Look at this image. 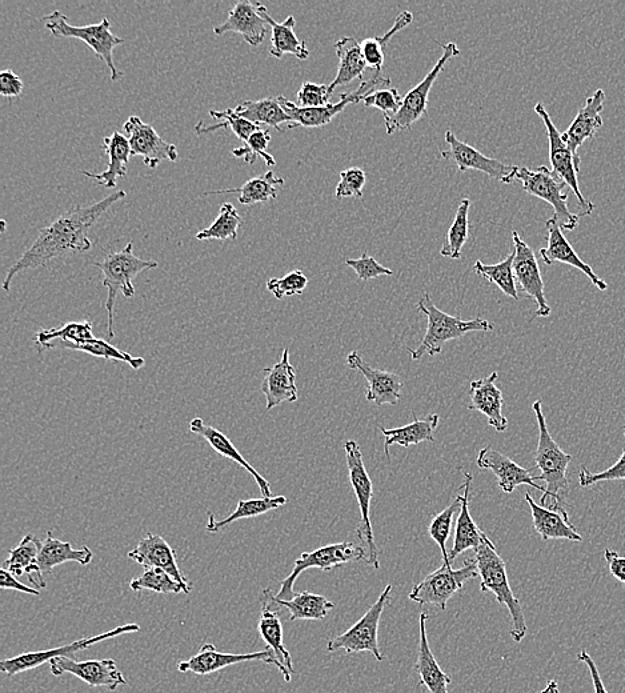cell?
Instances as JSON below:
<instances>
[{
    "label": "cell",
    "instance_id": "obj_1",
    "mask_svg": "<svg viewBox=\"0 0 625 693\" xmlns=\"http://www.w3.org/2000/svg\"><path fill=\"white\" fill-rule=\"evenodd\" d=\"M127 192L120 190L91 206H75L55 222L43 227L38 238L8 270L3 282V290L10 292L12 279L20 272L46 267L52 260L62 258L71 252L91 250L92 243L88 231L119 200L126 198Z\"/></svg>",
    "mask_w": 625,
    "mask_h": 693
},
{
    "label": "cell",
    "instance_id": "obj_2",
    "mask_svg": "<svg viewBox=\"0 0 625 693\" xmlns=\"http://www.w3.org/2000/svg\"><path fill=\"white\" fill-rule=\"evenodd\" d=\"M475 562L478 566L479 578L482 580L480 591L492 592L496 600L508 608L512 619L511 638L516 643L522 642L526 638L528 630L526 615H524L522 603L512 592L506 563L488 536L476 548Z\"/></svg>",
    "mask_w": 625,
    "mask_h": 693
},
{
    "label": "cell",
    "instance_id": "obj_3",
    "mask_svg": "<svg viewBox=\"0 0 625 693\" xmlns=\"http://www.w3.org/2000/svg\"><path fill=\"white\" fill-rule=\"evenodd\" d=\"M536 420L539 426V442L536 448L535 462L538 470L542 472L536 476V480H542L547 484L546 495H543L542 506L558 510L562 508L563 496L568 492L567 470L572 462V456L566 454L559 444L552 438L547 427V420L544 418L542 402L536 400L532 404Z\"/></svg>",
    "mask_w": 625,
    "mask_h": 693
},
{
    "label": "cell",
    "instance_id": "obj_4",
    "mask_svg": "<svg viewBox=\"0 0 625 693\" xmlns=\"http://www.w3.org/2000/svg\"><path fill=\"white\" fill-rule=\"evenodd\" d=\"M416 307L427 316V331L416 350L408 348L412 360L422 359L424 355H438L443 351L446 343L451 342V340L462 339L468 332L494 331V324L486 319L462 320L458 316L446 314L435 306L428 294H424Z\"/></svg>",
    "mask_w": 625,
    "mask_h": 693
},
{
    "label": "cell",
    "instance_id": "obj_5",
    "mask_svg": "<svg viewBox=\"0 0 625 693\" xmlns=\"http://www.w3.org/2000/svg\"><path fill=\"white\" fill-rule=\"evenodd\" d=\"M103 274V286L107 288V331L110 339L115 338L114 320L115 303L119 292L124 298L131 299L135 295L132 280L146 270L159 266L154 260H144L134 254V244L128 243L122 251L108 254L102 262L94 263Z\"/></svg>",
    "mask_w": 625,
    "mask_h": 693
},
{
    "label": "cell",
    "instance_id": "obj_6",
    "mask_svg": "<svg viewBox=\"0 0 625 693\" xmlns=\"http://www.w3.org/2000/svg\"><path fill=\"white\" fill-rule=\"evenodd\" d=\"M44 23H46L47 30L56 38L79 39L92 48L96 56L102 59L110 70L112 82H118L122 78L123 74L114 62V50L116 47L122 46L124 40L112 34L110 19L103 18L102 22L98 24L78 27L72 26L62 11L55 10L50 15L44 16Z\"/></svg>",
    "mask_w": 625,
    "mask_h": 693
},
{
    "label": "cell",
    "instance_id": "obj_7",
    "mask_svg": "<svg viewBox=\"0 0 625 693\" xmlns=\"http://www.w3.org/2000/svg\"><path fill=\"white\" fill-rule=\"evenodd\" d=\"M344 454H346V463L348 468V476L352 490L355 492L356 499L360 508V523L356 527V534L364 551H366V562L370 566L379 570V552L376 547L374 530H372L370 508L372 496H374V486L370 475L364 466L362 450L355 440H347L344 443Z\"/></svg>",
    "mask_w": 625,
    "mask_h": 693
},
{
    "label": "cell",
    "instance_id": "obj_8",
    "mask_svg": "<svg viewBox=\"0 0 625 693\" xmlns=\"http://www.w3.org/2000/svg\"><path fill=\"white\" fill-rule=\"evenodd\" d=\"M476 578H479V570L475 559L466 560L459 570H454L451 563H443L442 567L412 588L408 599L419 606H435L446 611L451 598L463 590L468 580Z\"/></svg>",
    "mask_w": 625,
    "mask_h": 693
},
{
    "label": "cell",
    "instance_id": "obj_9",
    "mask_svg": "<svg viewBox=\"0 0 625 693\" xmlns=\"http://www.w3.org/2000/svg\"><path fill=\"white\" fill-rule=\"evenodd\" d=\"M388 86H391V79L383 78L380 72H376L370 79L363 80L355 91L340 95L338 103H328L324 107L303 108L288 100L286 96L280 95L278 98L283 110L291 118V130L298 127L318 128L327 126L348 104L363 102L372 92L390 88Z\"/></svg>",
    "mask_w": 625,
    "mask_h": 693
},
{
    "label": "cell",
    "instance_id": "obj_10",
    "mask_svg": "<svg viewBox=\"0 0 625 693\" xmlns=\"http://www.w3.org/2000/svg\"><path fill=\"white\" fill-rule=\"evenodd\" d=\"M516 180L522 183L523 190L536 198L544 200L554 208V218L558 220L564 231L575 230L579 226L582 216L572 214L568 208V195L564 192L567 184L558 178L546 166H540L536 170L527 167H519L516 172Z\"/></svg>",
    "mask_w": 625,
    "mask_h": 693
},
{
    "label": "cell",
    "instance_id": "obj_11",
    "mask_svg": "<svg viewBox=\"0 0 625 693\" xmlns=\"http://www.w3.org/2000/svg\"><path fill=\"white\" fill-rule=\"evenodd\" d=\"M366 558L364 548L351 542L330 544V546L320 547L312 552H303L300 558L296 559L291 574L280 582V590L278 594L274 595V599L291 600L294 598L296 595L295 582L304 571L318 568V570L330 572L336 567L344 566V564L360 562V560L366 562Z\"/></svg>",
    "mask_w": 625,
    "mask_h": 693
},
{
    "label": "cell",
    "instance_id": "obj_12",
    "mask_svg": "<svg viewBox=\"0 0 625 693\" xmlns=\"http://www.w3.org/2000/svg\"><path fill=\"white\" fill-rule=\"evenodd\" d=\"M392 586L388 584L384 588L379 599L372 604L370 610L362 616L359 622L339 635L338 638L330 640L327 644L328 652L344 651L347 654H359V652H370L378 662H383L384 655L379 647V626L384 608L387 607L388 600L391 598Z\"/></svg>",
    "mask_w": 625,
    "mask_h": 693
},
{
    "label": "cell",
    "instance_id": "obj_13",
    "mask_svg": "<svg viewBox=\"0 0 625 693\" xmlns=\"http://www.w3.org/2000/svg\"><path fill=\"white\" fill-rule=\"evenodd\" d=\"M442 48L443 55L440 56L435 67L428 72L426 78H424L418 86L412 88L410 92L404 95L403 104L398 114L392 116L390 119H384L388 135H392L396 131L411 130V127L414 126L423 115H428V96H430L431 88L434 86L435 80L438 79L444 66H446L452 58L460 55V50L455 43L450 42L442 44Z\"/></svg>",
    "mask_w": 625,
    "mask_h": 693
},
{
    "label": "cell",
    "instance_id": "obj_14",
    "mask_svg": "<svg viewBox=\"0 0 625 693\" xmlns=\"http://www.w3.org/2000/svg\"><path fill=\"white\" fill-rule=\"evenodd\" d=\"M139 631V624H126V626L116 627L114 630L104 632V634L76 640L67 646L52 648V650L47 651L28 652V654L18 655L12 659H4L0 662V670L7 676L22 674V672L35 670V668L43 666L44 663H50L52 659L59 658V656L70 658L76 652L87 650V648L102 643L104 640L118 638L120 635L135 634Z\"/></svg>",
    "mask_w": 625,
    "mask_h": 693
},
{
    "label": "cell",
    "instance_id": "obj_15",
    "mask_svg": "<svg viewBox=\"0 0 625 693\" xmlns=\"http://www.w3.org/2000/svg\"><path fill=\"white\" fill-rule=\"evenodd\" d=\"M535 112L542 118L544 126H546L548 142H550V162L552 166V172L558 178L562 179L568 187L574 192L576 198H578L580 212L579 215L588 216L595 211V204L584 198L582 191H580L579 180H578V170H576V163L574 154L570 148H568L566 142L562 138L558 128H556L555 123L552 122L550 114H548L546 108H544L542 103H538L535 106Z\"/></svg>",
    "mask_w": 625,
    "mask_h": 693
},
{
    "label": "cell",
    "instance_id": "obj_16",
    "mask_svg": "<svg viewBox=\"0 0 625 693\" xmlns=\"http://www.w3.org/2000/svg\"><path fill=\"white\" fill-rule=\"evenodd\" d=\"M246 662H264L272 664V666L279 668V671L282 672L283 678L287 683L291 682L292 674L280 664L274 652L268 650V648L266 651L252 652V654H224V652L216 650L214 644H204V646L200 647L198 654L192 656V658L186 660V662H180L178 664V670L182 672V674L192 672V674L204 676L214 674V672L224 670V668L227 667L235 666V664Z\"/></svg>",
    "mask_w": 625,
    "mask_h": 693
},
{
    "label": "cell",
    "instance_id": "obj_17",
    "mask_svg": "<svg viewBox=\"0 0 625 693\" xmlns=\"http://www.w3.org/2000/svg\"><path fill=\"white\" fill-rule=\"evenodd\" d=\"M444 138H446L450 148L440 152V156L443 159L454 162L460 172L475 170L483 172V174L502 183L511 184L515 182L516 172L519 170L518 166H510V164L500 162V160L488 158L483 152L456 138V135L451 130L446 132Z\"/></svg>",
    "mask_w": 625,
    "mask_h": 693
},
{
    "label": "cell",
    "instance_id": "obj_18",
    "mask_svg": "<svg viewBox=\"0 0 625 693\" xmlns=\"http://www.w3.org/2000/svg\"><path fill=\"white\" fill-rule=\"evenodd\" d=\"M123 130L130 142L132 156H140L144 166L150 170H156L164 160L178 162L175 144L166 142L151 124L144 123L139 116H130L124 122Z\"/></svg>",
    "mask_w": 625,
    "mask_h": 693
},
{
    "label": "cell",
    "instance_id": "obj_19",
    "mask_svg": "<svg viewBox=\"0 0 625 693\" xmlns=\"http://www.w3.org/2000/svg\"><path fill=\"white\" fill-rule=\"evenodd\" d=\"M514 240V272L516 282L524 294L531 298L538 306L535 316L538 318H548L551 315L550 304L547 303L546 292H544V282L542 272H540L538 259L534 250L519 235L518 231H512Z\"/></svg>",
    "mask_w": 625,
    "mask_h": 693
},
{
    "label": "cell",
    "instance_id": "obj_20",
    "mask_svg": "<svg viewBox=\"0 0 625 693\" xmlns=\"http://www.w3.org/2000/svg\"><path fill=\"white\" fill-rule=\"evenodd\" d=\"M51 674L62 676L70 674L82 680L91 687H104L115 691L120 686H126V678L119 671L114 659L87 660L78 662L67 656H59L50 662Z\"/></svg>",
    "mask_w": 625,
    "mask_h": 693
},
{
    "label": "cell",
    "instance_id": "obj_21",
    "mask_svg": "<svg viewBox=\"0 0 625 693\" xmlns=\"http://www.w3.org/2000/svg\"><path fill=\"white\" fill-rule=\"evenodd\" d=\"M128 559L134 560L139 566L148 568H159L172 576L176 582L182 584L184 594H190L192 586L184 578L182 571L176 560V551L160 535L147 534L138 543L134 550L128 552Z\"/></svg>",
    "mask_w": 625,
    "mask_h": 693
},
{
    "label": "cell",
    "instance_id": "obj_22",
    "mask_svg": "<svg viewBox=\"0 0 625 693\" xmlns=\"http://www.w3.org/2000/svg\"><path fill=\"white\" fill-rule=\"evenodd\" d=\"M604 102H606V92L599 88L594 95L586 100L584 107L580 108L578 115L575 116L574 122L562 134L564 142H566L568 148L574 154L578 172L580 171V164H582L579 148L587 140L594 139L600 128L603 127L602 111L604 110Z\"/></svg>",
    "mask_w": 625,
    "mask_h": 693
},
{
    "label": "cell",
    "instance_id": "obj_23",
    "mask_svg": "<svg viewBox=\"0 0 625 693\" xmlns=\"http://www.w3.org/2000/svg\"><path fill=\"white\" fill-rule=\"evenodd\" d=\"M347 366L351 370L359 371L367 380L366 399L368 402H374L379 407L384 404L396 406L402 398L403 379L398 374L371 367L356 351L348 354Z\"/></svg>",
    "mask_w": 625,
    "mask_h": 693
},
{
    "label": "cell",
    "instance_id": "obj_24",
    "mask_svg": "<svg viewBox=\"0 0 625 693\" xmlns=\"http://www.w3.org/2000/svg\"><path fill=\"white\" fill-rule=\"evenodd\" d=\"M546 226L548 231L547 247L539 251L543 262L546 263L547 266H552V264L555 263H563L578 268L579 271H582L583 274L591 280V283L594 284L595 287H598L600 291H606L608 288L607 282H604V279L595 274L594 268H592L590 264L583 262L578 252L575 251V248L572 247V244L568 242L566 236H564L558 220L552 216L551 219L547 220Z\"/></svg>",
    "mask_w": 625,
    "mask_h": 693
},
{
    "label": "cell",
    "instance_id": "obj_25",
    "mask_svg": "<svg viewBox=\"0 0 625 693\" xmlns=\"http://www.w3.org/2000/svg\"><path fill=\"white\" fill-rule=\"evenodd\" d=\"M476 464L482 470L491 471L498 478L499 487L506 494H512L519 486H530L535 488L543 495H546V488L536 484V476H532L530 470H526L514 460L503 455L502 452L494 450L492 447L483 448L476 458Z\"/></svg>",
    "mask_w": 625,
    "mask_h": 693
},
{
    "label": "cell",
    "instance_id": "obj_26",
    "mask_svg": "<svg viewBox=\"0 0 625 693\" xmlns=\"http://www.w3.org/2000/svg\"><path fill=\"white\" fill-rule=\"evenodd\" d=\"M94 559V554L88 547L75 550L71 543L60 542L48 531L46 539L40 547L38 562H36L35 588H46V576L51 575L55 567L64 563L75 562L80 566H88Z\"/></svg>",
    "mask_w": 625,
    "mask_h": 693
},
{
    "label": "cell",
    "instance_id": "obj_27",
    "mask_svg": "<svg viewBox=\"0 0 625 693\" xmlns=\"http://www.w3.org/2000/svg\"><path fill=\"white\" fill-rule=\"evenodd\" d=\"M262 392L267 399L268 411L283 403H295L299 399L296 370L290 362L288 348H284L280 362L264 370Z\"/></svg>",
    "mask_w": 625,
    "mask_h": 693
},
{
    "label": "cell",
    "instance_id": "obj_28",
    "mask_svg": "<svg viewBox=\"0 0 625 693\" xmlns=\"http://www.w3.org/2000/svg\"><path fill=\"white\" fill-rule=\"evenodd\" d=\"M498 379V372H492L487 378L474 380L471 383V403L468 410L479 411L486 416L488 424L494 427L495 431L504 432L508 428V420L503 415L504 396L496 386Z\"/></svg>",
    "mask_w": 625,
    "mask_h": 693
},
{
    "label": "cell",
    "instance_id": "obj_29",
    "mask_svg": "<svg viewBox=\"0 0 625 693\" xmlns=\"http://www.w3.org/2000/svg\"><path fill=\"white\" fill-rule=\"evenodd\" d=\"M268 23L259 14L258 6L250 0H240L231 8L226 22L214 27L215 35L235 32L252 47H259L266 38Z\"/></svg>",
    "mask_w": 625,
    "mask_h": 693
},
{
    "label": "cell",
    "instance_id": "obj_30",
    "mask_svg": "<svg viewBox=\"0 0 625 693\" xmlns=\"http://www.w3.org/2000/svg\"><path fill=\"white\" fill-rule=\"evenodd\" d=\"M528 506L531 508L532 522L534 528L544 542L548 540H570V542L582 543L583 536L579 534L574 524L571 523L570 516L564 508L551 510L543 507L532 499L530 494L524 496Z\"/></svg>",
    "mask_w": 625,
    "mask_h": 693
},
{
    "label": "cell",
    "instance_id": "obj_31",
    "mask_svg": "<svg viewBox=\"0 0 625 693\" xmlns=\"http://www.w3.org/2000/svg\"><path fill=\"white\" fill-rule=\"evenodd\" d=\"M188 428H190L192 434L198 435L200 438L206 440V442L214 448V451L222 455L223 458L230 459L231 462L239 464L244 470L250 472V474L254 476L256 483H258L260 494H262L263 498H271V486L268 480L264 479L263 476L247 462V459L240 454L238 448L232 444L228 436L216 430V428L208 426V424L204 423V420L200 418L192 419L190 427Z\"/></svg>",
    "mask_w": 625,
    "mask_h": 693
},
{
    "label": "cell",
    "instance_id": "obj_32",
    "mask_svg": "<svg viewBox=\"0 0 625 693\" xmlns=\"http://www.w3.org/2000/svg\"><path fill=\"white\" fill-rule=\"evenodd\" d=\"M427 612L419 616V647L415 671L420 679V686L427 688L430 693H448L451 678L440 668L438 660L432 654L427 635Z\"/></svg>",
    "mask_w": 625,
    "mask_h": 693
},
{
    "label": "cell",
    "instance_id": "obj_33",
    "mask_svg": "<svg viewBox=\"0 0 625 693\" xmlns=\"http://www.w3.org/2000/svg\"><path fill=\"white\" fill-rule=\"evenodd\" d=\"M103 150L108 156L106 170L100 174H94L90 171H80V174L94 180L100 186L115 188L118 186V179L127 176V164L132 156L130 142H128L126 135L116 131L103 139Z\"/></svg>",
    "mask_w": 625,
    "mask_h": 693
},
{
    "label": "cell",
    "instance_id": "obj_34",
    "mask_svg": "<svg viewBox=\"0 0 625 693\" xmlns=\"http://www.w3.org/2000/svg\"><path fill=\"white\" fill-rule=\"evenodd\" d=\"M464 482L463 488V504L460 508L458 522H456L455 528V540L454 546H452L451 551L448 552V559L450 563H454L455 559L463 552L468 550H476L483 543L486 534L480 530L478 524L472 519L470 512V494L472 486V475L468 472H463Z\"/></svg>",
    "mask_w": 625,
    "mask_h": 693
},
{
    "label": "cell",
    "instance_id": "obj_35",
    "mask_svg": "<svg viewBox=\"0 0 625 693\" xmlns=\"http://www.w3.org/2000/svg\"><path fill=\"white\" fill-rule=\"evenodd\" d=\"M259 14L266 20L268 26L271 27V48L270 55L276 59H282L284 55L291 54L299 60H307L310 58V50L306 46L304 40H300L295 34V18L288 16L284 22H276L268 10L262 3H256Z\"/></svg>",
    "mask_w": 625,
    "mask_h": 693
},
{
    "label": "cell",
    "instance_id": "obj_36",
    "mask_svg": "<svg viewBox=\"0 0 625 693\" xmlns=\"http://www.w3.org/2000/svg\"><path fill=\"white\" fill-rule=\"evenodd\" d=\"M279 606L268 596L263 594L262 612H260L259 634L262 636L268 650L274 652L276 659L290 674L294 672V664L290 651L287 650L283 642V626L282 620L278 614Z\"/></svg>",
    "mask_w": 625,
    "mask_h": 693
},
{
    "label": "cell",
    "instance_id": "obj_37",
    "mask_svg": "<svg viewBox=\"0 0 625 693\" xmlns=\"http://www.w3.org/2000/svg\"><path fill=\"white\" fill-rule=\"evenodd\" d=\"M439 420L440 416L434 414L427 416L426 419L415 418L414 422L407 424V426L391 428V430L380 427V432L386 439L384 440V452H386L387 459H390V447L394 444L408 448L424 442L434 443V434L438 430Z\"/></svg>",
    "mask_w": 625,
    "mask_h": 693
},
{
    "label": "cell",
    "instance_id": "obj_38",
    "mask_svg": "<svg viewBox=\"0 0 625 693\" xmlns=\"http://www.w3.org/2000/svg\"><path fill=\"white\" fill-rule=\"evenodd\" d=\"M336 55L339 58L338 74L331 84H328L330 96L334 94L336 88L347 86L352 80L362 78L366 71L367 64L364 62L362 46L356 38L344 36L335 43Z\"/></svg>",
    "mask_w": 625,
    "mask_h": 693
},
{
    "label": "cell",
    "instance_id": "obj_39",
    "mask_svg": "<svg viewBox=\"0 0 625 693\" xmlns=\"http://www.w3.org/2000/svg\"><path fill=\"white\" fill-rule=\"evenodd\" d=\"M240 118L256 124V126H268L284 131L291 130V118L283 110L279 98H264L260 100H244L234 108Z\"/></svg>",
    "mask_w": 625,
    "mask_h": 693
},
{
    "label": "cell",
    "instance_id": "obj_40",
    "mask_svg": "<svg viewBox=\"0 0 625 693\" xmlns=\"http://www.w3.org/2000/svg\"><path fill=\"white\" fill-rule=\"evenodd\" d=\"M263 594L268 596L280 608H286L290 612V622L296 620H323L326 619L330 611L336 607L335 603L330 602L322 595L311 594V592H296L291 600H276L274 592L268 588Z\"/></svg>",
    "mask_w": 625,
    "mask_h": 693
},
{
    "label": "cell",
    "instance_id": "obj_41",
    "mask_svg": "<svg viewBox=\"0 0 625 693\" xmlns=\"http://www.w3.org/2000/svg\"><path fill=\"white\" fill-rule=\"evenodd\" d=\"M284 184V179L275 175L274 171H267L266 174L256 176L244 183L242 187L227 188L214 192H204V195L218 194H238L240 204L244 206H254L256 203H266L268 200L278 198L279 188Z\"/></svg>",
    "mask_w": 625,
    "mask_h": 693
},
{
    "label": "cell",
    "instance_id": "obj_42",
    "mask_svg": "<svg viewBox=\"0 0 625 693\" xmlns=\"http://www.w3.org/2000/svg\"><path fill=\"white\" fill-rule=\"evenodd\" d=\"M286 504V496L239 500L236 510L232 512L230 516H227L226 519L216 520L214 514H208L206 530L210 532V534H216V532H219L222 528L230 526V524L238 522V520L256 518V516L278 510V508L286 506Z\"/></svg>",
    "mask_w": 625,
    "mask_h": 693
},
{
    "label": "cell",
    "instance_id": "obj_43",
    "mask_svg": "<svg viewBox=\"0 0 625 693\" xmlns=\"http://www.w3.org/2000/svg\"><path fill=\"white\" fill-rule=\"evenodd\" d=\"M42 542L35 535L27 534L19 546L8 552V559L3 563L4 570L16 578L27 575L32 586H35L36 562Z\"/></svg>",
    "mask_w": 625,
    "mask_h": 693
},
{
    "label": "cell",
    "instance_id": "obj_44",
    "mask_svg": "<svg viewBox=\"0 0 625 693\" xmlns=\"http://www.w3.org/2000/svg\"><path fill=\"white\" fill-rule=\"evenodd\" d=\"M514 259L515 251H512L506 259L498 264H484L478 260L474 267L475 274L498 286L499 290L508 298L519 300L514 272Z\"/></svg>",
    "mask_w": 625,
    "mask_h": 693
},
{
    "label": "cell",
    "instance_id": "obj_45",
    "mask_svg": "<svg viewBox=\"0 0 625 693\" xmlns=\"http://www.w3.org/2000/svg\"><path fill=\"white\" fill-rule=\"evenodd\" d=\"M414 20V15L410 11L400 12L398 18H396L394 26L391 30L384 34L383 36H375V38H367L360 42L362 46L364 62H366L367 67L376 70V72L382 71L384 66V47L390 42L392 36L396 32L402 31L403 28L410 26Z\"/></svg>",
    "mask_w": 625,
    "mask_h": 693
},
{
    "label": "cell",
    "instance_id": "obj_46",
    "mask_svg": "<svg viewBox=\"0 0 625 693\" xmlns=\"http://www.w3.org/2000/svg\"><path fill=\"white\" fill-rule=\"evenodd\" d=\"M470 208V199H463L456 211L454 222L447 232L446 242L440 250V255L451 259H459L462 256L464 244L470 238V218H468Z\"/></svg>",
    "mask_w": 625,
    "mask_h": 693
},
{
    "label": "cell",
    "instance_id": "obj_47",
    "mask_svg": "<svg viewBox=\"0 0 625 693\" xmlns=\"http://www.w3.org/2000/svg\"><path fill=\"white\" fill-rule=\"evenodd\" d=\"M60 346L68 348V350L84 352V354L95 356V358L119 360V362L127 363L134 370H140L146 363L144 359L135 358L126 351L118 350L111 343L102 339H92L82 343L60 342Z\"/></svg>",
    "mask_w": 625,
    "mask_h": 693
},
{
    "label": "cell",
    "instance_id": "obj_48",
    "mask_svg": "<svg viewBox=\"0 0 625 693\" xmlns=\"http://www.w3.org/2000/svg\"><path fill=\"white\" fill-rule=\"evenodd\" d=\"M210 115L212 118L220 120V123L214 124V126H207V124L200 122L195 126L196 134H210V132L222 130V128H230V130L238 136V139L246 143L247 140L251 138L252 134H255L256 131L262 128L256 126L254 123L248 122L246 119L240 118V116L236 114L234 108H227V110L224 111L211 110Z\"/></svg>",
    "mask_w": 625,
    "mask_h": 693
},
{
    "label": "cell",
    "instance_id": "obj_49",
    "mask_svg": "<svg viewBox=\"0 0 625 693\" xmlns=\"http://www.w3.org/2000/svg\"><path fill=\"white\" fill-rule=\"evenodd\" d=\"M242 216L238 214L234 204L224 203L220 207L218 218L206 230L199 231L195 235L198 240H235L238 238Z\"/></svg>",
    "mask_w": 625,
    "mask_h": 693
},
{
    "label": "cell",
    "instance_id": "obj_50",
    "mask_svg": "<svg viewBox=\"0 0 625 693\" xmlns=\"http://www.w3.org/2000/svg\"><path fill=\"white\" fill-rule=\"evenodd\" d=\"M56 339H59L60 342L71 343H82L95 339L92 335V323L84 320V322H71L59 328L39 331L36 334L35 344L42 351L43 348L50 347Z\"/></svg>",
    "mask_w": 625,
    "mask_h": 693
},
{
    "label": "cell",
    "instance_id": "obj_51",
    "mask_svg": "<svg viewBox=\"0 0 625 693\" xmlns=\"http://www.w3.org/2000/svg\"><path fill=\"white\" fill-rule=\"evenodd\" d=\"M130 588L135 592L146 590L163 595L180 594V592L184 594L182 584L176 582L172 576L168 575L167 572L163 570H159V568H148L143 575L132 579Z\"/></svg>",
    "mask_w": 625,
    "mask_h": 693
},
{
    "label": "cell",
    "instance_id": "obj_52",
    "mask_svg": "<svg viewBox=\"0 0 625 693\" xmlns=\"http://www.w3.org/2000/svg\"><path fill=\"white\" fill-rule=\"evenodd\" d=\"M463 504V495L456 496L454 502L450 504L447 508H444L440 514L436 515L430 526H428V535L438 544L440 551L443 555V563H450L448 559L447 542L450 538L451 528H452V518H454L456 512L460 511Z\"/></svg>",
    "mask_w": 625,
    "mask_h": 693
},
{
    "label": "cell",
    "instance_id": "obj_53",
    "mask_svg": "<svg viewBox=\"0 0 625 693\" xmlns=\"http://www.w3.org/2000/svg\"><path fill=\"white\" fill-rule=\"evenodd\" d=\"M270 142V131L260 128L255 134L251 135V138L248 139L242 147L232 150V155H234L235 158L243 159L244 162L248 164L255 163L256 158H262L268 167H274L276 166V160L274 156L267 151Z\"/></svg>",
    "mask_w": 625,
    "mask_h": 693
},
{
    "label": "cell",
    "instance_id": "obj_54",
    "mask_svg": "<svg viewBox=\"0 0 625 693\" xmlns=\"http://www.w3.org/2000/svg\"><path fill=\"white\" fill-rule=\"evenodd\" d=\"M307 286L308 278L300 270L291 271L283 278H272L267 282V290L278 300H282L286 296L302 295Z\"/></svg>",
    "mask_w": 625,
    "mask_h": 693
},
{
    "label": "cell",
    "instance_id": "obj_55",
    "mask_svg": "<svg viewBox=\"0 0 625 693\" xmlns=\"http://www.w3.org/2000/svg\"><path fill=\"white\" fill-rule=\"evenodd\" d=\"M363 103L366 104V107L378 108L383 112L384 119H390L398 114L403 104V98L400 96L398 88H383V90L372 92L366 96Z\"/></svg>",
    "mask_w": 625,
    "mask_h": 693
},
{
    "label": "cell",
    "instance_id": "obj_56",
    "mask_svg": "<svg viewBox=\"0 0 625 693\" xmlns=\"http://www.w3.org/2000/svg\"><path fill=\"white\" fill-rule=\"evenodd\" d=\"M367 176L362 168L352 167L340 172V182L336 186L335 196L343 198H363V188L366 186Z\"/></svg>",
    "mask_w": 625,
    "mask_h": 693
},
{
    "label": "cell",
    "instance_id": "obj_57",
    "mask_svg": "<svg viewBox=\"0 0 625 693\" xmlns=\"http://www.w3.org/2000/svg\"><path fill=\"white\" fill-rule=\"evenodd\" d=\"M625 435V426H624ZM611 480H625V448L622 456L614 466L607 468L598 474H592L586 467L579 471L580 487H591L600 482H611Z\"/></svg>",
    "mask_w": 625,
    "mask_h": 693
},
{
    "label": "cell",
    "instance_id": "obj_58",
    "mask_svg": "<svg viewBox=\"0 0 625 693\" xmlns=\"http://www.w3.org/2000/svg\"><path fill=\"white\" fill-rule=\"evenodd\" d=\"M346 264L356 272L360 280L368 282V280L380 278V276H392L394 271L390 268L382 266L376 259L364 252L362 258L347 259Z\"/></svg>",
    "mask_w": 625,
    "mask_h": 693
},
{
    "label": "cell",
    "instance_id": "obj_59",
    "mask_svg": "<svg viewBox=\"0 0 625 693\" xmlns=\"http://www.w3.org/2000/svg\"><path fill=\"white\" fill-rule=\"evenodd\" d=\"M298 106L303 108H316L327 106L330 100L327 84L304 82L298 91Z\"/></svg>",
    "mask_w": 625,
    "mask_h": 693
},
{
    "label": "cell",
    "instance_id": "obj_60",
    "mask_svg": "<svg viewBox=\"0 0 625 693\" xmlns=\"http://www.w3.org/2000/svg\"><path fill=\"white\" fill-rule=\"evenodd\" d=\"M23 82L14 71L4 70L0 72V94L4 98H16L23 92Z\"/></svg>",
    "mask_w": 625,
    "mask_h": 693
},
{
    "label": "cell",
    "instance_id": "obj_61",
    "mask_svg": "<svg viewBox=\"0 0 625 693\" xmlns=\"http://www.w3.org/2000/svg\"><path fill=\"white\" fill-rule=\"evenodd\" d=\"M0 588L2 590H14L23 592V594L39 596V591L34 587L24 586V584L18 582L15 575L7 570H0Z\"/></svg>",
    "mask_w": 625,
    "mask_h": 693
},
{
    "label": "cell",
    "instance_id": "obj_62",
    "mask_svg": "<svg viewBox=\"0 0 625 693\" xmlns=\"http://www.w3.org/2000/svg\"><path fill=\"white\" fill-rule=\"evenodd\" d=\"M604 559H606L611 575L625 586V558L620 556L618 552L606 550L604 551Z\"/></svg>",
    "mask_w": 625,
    "mask_h": 693
},
{
    "label": "cell",
    "instance_id": "obj_63",
    "mask_svg": "<svg viewBox=\"0 0 625 693\" xmlns=\"http://www.w3.org/2000/svg\"><path fill=\"white\" fill-rule=\"evenodd\" d=\"M578 660L579 662L586 664L588 671H590L595 693H608L606 686H604L602 676H600L598 666H596V663L594 662V659L591 658V655L588 654L586 650L580 651Z\"/></svg>",
    "mask_w": 625,
    "mask_h": 693
},
{
    "label": "cell",
    "instance_id": "obj_64",
    "mask_svg": "<svg viewBox=\"0 0 625 693\" xmlns=\"http://www.w3.org/2000/svg\"><path fill=\"white\" fill-rule=\"evenodd\" d=\"M536 693H560L559 684L558 682H556V680H551V682L547 684V687L544 688L543 691Z\"/></svg>",
    "mask_w": 625,
    "mask_h": 693
}]
</instances>
